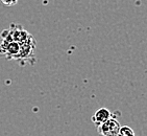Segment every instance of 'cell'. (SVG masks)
Here are the masks:
<instances>
[{"label":"cell","instance_id":"obj_2","mask_svg":"<svg viewBox=\"0 0 147 136\" xmlns=\"http://www.w3.org/2000/svg\"><path fill=\"white\" fill-rule=\"evenodd\" d=\"M34 48H36V42L34 43H25V44H20L19 54L16 61H19L21 64H34L36 57H34Z\"/></svg>","mask_w":147,"mask_h":136},{"label":"cell","instance_id":"obj_5","mask_svg":"<svg viewBox=\"0 0 147 136\" xmlns=\"http://www.w3.org/2000/svg\"><path fill=\"white\" fill-rule=\"evenodd\" d=\"M5 6H13L17 3L18 0H0Z\"/></svg>","mask_w":147,"mask_h":136},{"label":"cell","instance_id":"obj_3","mask_svg":"<svg viewBox=\"0 0 147 136\" xmlns=\"http://www.w3.org/2000/svg\"><path fill=\"white\" fill-rule=\"evenodd\" d=\"M111 115H112V113H111V111L109 109H107V108H100L92 116V122L97 126L110 118Z\"/></svg>","mask_w":147,"mask_h":136},{"label":"cell","instance_id":"obj_4","mask_svg":"<svg viewBox=\"0 0 147 136\" xmlns=\"http://www.w3.org/2000/svg\"><path fill=\"white\" fill-rule=\"evenodd\" d=\"M115 136H136V134H135L134 130L130 127L124 126V127L120 128L119 132Z\"/></svg>","mask_w":147,"mask_h":136},{"label":"cell","instance_id":"obj_1","mask_svg":"<svg viewBox=\"0 0 147 136\" xmlns=\"http://www.w3.org/2000/svg\"><path fill=\"white\" fill-rule=\"evenodd\" d=\"M120 128L121 125L113 113L109 119L96 126L97 132L101 136H115L119 132Z\"/></svg>","mask_w":147,"mask_h":136}]
</instances>
